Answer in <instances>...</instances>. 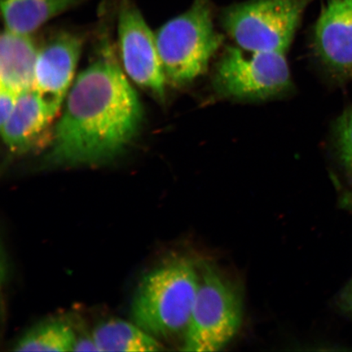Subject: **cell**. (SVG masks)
Instances as JSON below:
<instances>
[{"label": "cell", "mask_w": 352, "mask_h": 352, "mask_svg": "<svg viewBox=\"0 0 352 352\" xmlns=\"http://www.w3.org/2000/svg\"><path fill=\"white\" fill-rule=\"evenodd\" d=\"M142 120L138 95L105 47L70 87L44 164L72 167L111 162L129 146Z\"/></svg>", "instance_id": "1"}, {"label": "cell", "mask_w": 352, "mask_h": 352, "mask_svg": "<svg viewBox=\"0 0 352 352\" xmlns=\"http://www.w3.org/2000/svg\"><path fill=\"white\" fill-rule=\"evenodd\" d=\"M199 283L197 268L188 259L154 268L136 289L131 303L133 322L157 338L186 332Z\"/></svg>", "instance_id": "2"}, {"label": "cell", "mask_w": 352, "mask_h": 352, "mask_svg": "<svg viewBox=\"0 0 352 352\" xmlns=\"http://www.w3.org/2000/svg\"><path fill=\"white\" fill-rule=\"evenodd\" d=\"M155 38L166 82L177 87L204 74L223 42L209 0H195L188 11L158 29Z\"/></svg>", "instance_id": "3"}, {"label": "cell", "mask_w": 352, "mask_h": 352, "mask_svg": "<svg viewBox=\"0 0 352 352\" xmlns=\"http://www.w3.org/2000/svg\"><path fill=\"white\" fill-rule=\"evenodd\" d=\"M309 0H250L222 13L224 30L249 52L285 54Z\"/></svg>", "instance_id": "4"}, {"label": "cell", "mask_w": 352, "mask_h": 352, "mask_svg": "<svg viewBox=\"0 0 352 352\" xmlns=\"http://www.w3.org/2000/svg\"><path fill=\"white\" fill-rule=\"evenodd\" d=\"M241 316L240 294L212 267L204 266L182 351L221 350L239 331Z\"/></svg>", "instance_id": "5"}, {"label": "cell", "mask_w": 352, "mask_h": 352, "mask_svg": "<svg viewBox=\"0 0 352 352\" xmlns=\"http://www.w3.org/2000/svg\"><path fill=\"white\" fill-rule=\"evenodd\" d=\"M212 86L221 98L261 100L289 90L292 77L285 54L227 47L215 67Z\"/></svg>", "instance_id": "6"}, {"label": "cell", "mask_w": 352, "mask_h": 352, "mask_svg": "<svg viewBox=\"0 0 352 352\" xmlns=\"http://www.w3.org/2000/svg\"><path fill=\"white\" fill-rule=\"evenodd\" d=\"M123 68L135 85L164 98L166 78L155 34L131 0H121L118 19Z\"/></svg>", "instance_id": "7"}, {"label": "cell", "mask_w": 352, "mask_h": 352, "mask_svg": "<svg viewBox=\"0 0 352 352\" xmlns=\"http://www.w3.org/2000/svg\"><path fill=\"white\" fill-rule=\"evenodd\" d=\"M82 43L78 34L61 32L38 50L33 89L55 114L72 87Z\"/></svg>", "instance_id": "8"}, {"label": "cell", "mask_w": 352, "mask_h": 352, "mask_svg": "<svg viewBox=\"0 0 352 352\" xmlns=\"http://www.w3.org/2000/svg\"><path fill=\"white\" fill-rule=\"evenodd\" d=\"M314 50L334 77L352 79V0H329L316 22Z\"/></svg>", "instance_id": "9"}, {"label": "cell", "mask_w": 352, "mask_h": 352, "mask_svg": "<svg viewBox=\"0 0 352 352\" xmlns=\"http://www.w3.org/2000/svg\"><path fill=\"white\" fill-rule=\"evenodd\" d=\"M55 116L34 89L22 92L12 116L0 127L4 143L13 153L32 151L50 138V125Z\"/></svg>", "instance_id": "10"}, {"label": "cell", "mask_w": 352, "mask_h": 352, "mask_svg": "<svg viewBox=\"0 0 352 352\" xmlns=\"http://www.w3.org/2000/svg\"><path fill=\"white\" fill-rule=\"evenodd\" d=\"M38 52L30 34L6 28L0 38V87L17 94L33 89Z\"/></svg>", "instance_id": "11"}, {"label": "cell", "mask_w": 352, "mask_h": 352, "mask_svg": "<svg viewBox=\"0 0 352 352\" xmlns=\"http://www.w3.org/2000/svg\"><path fill=\"white\" fill-rule=\"evenodd\" d=\"M85 0H1L6 29L30 34L48 21L68 11Z\"/></svg>", "instance_id": "12"}, {"label": "cell", "mask_w": 352, "mask_h": 352, "mask_svg": "<svg viewBox=\"0 0 352 352\" xmlns=\"http://www.w3.org/2000/svg\"><path fill=\"white\" fill-rule=\"evenodd\" d=\"M99 351L148 352L164 350L158 338L135 322L120 318L102 321L91 333Z\"/></svg>", "instance_id": "13"}, {"label": "cell", "mask_w": 352, "mask_h": 352, "mask_svg": "<svg viewBox=\"0 0 352 352\" xmlns=\"http://www.w3.org/2000/svg\"><path fill=\"white\" fill-rule=\"evenodd\" d=\"M78 338L72 327L61 320H50L25 333L15 343L14 351H74Z\"/></svg>", "instance_id": "14"}, {"label": "cell", "mask_w": 352, "mask_h": 352, "mask_svg": "<svg viewBox=\"0 0 352 352\" xmlns=\"http://www.w3.org/2000/svg\"><path fill=\"white\" fill-rule=\"evenodd\" d=\"M333 136L338 157L352 183V105L338 118Z\"/></svg>", "instance_id": "15"}, {"label": "cell", "mask_w": 352, "mask_h": 352, "mask_svg": "<svg viewBox=\"0 0 352 352\" xmlns=\"http://www.w3.org/2000/svg\"><path fill=\"white\" fill-rule=\"evenodd\" d=\"M19 94L0 87V127L6 124L14 110Z\"/></svg>", "instance_id": "16"}, {"label": "cell", "mask_w": 352, "mask_h": 352, "mask_svg": "<svg viewBox=\"0 0 352 352\" xmlns=\"http://www.w3.org/2000/svg\"><path fill=\"white\" fill-rule=\"evenodd\" d=\"M340 302L343 311L352 316V280L343 290Z\"/></svg>", "instance_id": "17"}, {"label": "cell", "mask_w": 352, "mask_h": 352, "mask_svg": "<svg viewBox=\"0 0 352 352\" xmlns=\"http://www.w3.org/2000/svg\"><path fill=\"white\" fill-rule=\"evenodd\" d=\"M99 351L98 346H96L91 336L89 337L78 338L76 349L74 351Z\"/></svg>", "instance_id": "18"}]
</instances>
